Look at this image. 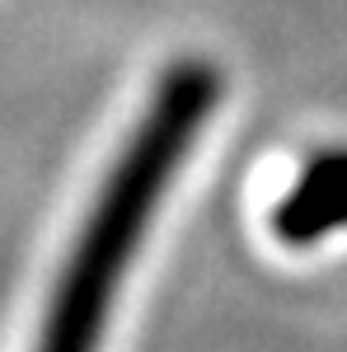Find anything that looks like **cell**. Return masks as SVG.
Instances as JSON below:
<instances>
[{
  "instance_id": "1",
  "label": "cell",
  "mask_w": 347,
  "mask_h": 352,
  "mask_svg": "<svg viewBox=\"0 0 347 352\" xmlns=\"http://www.w3.org/2000/svg\"><path fill=\"white\" fill-rule=\"evenodd\" d=\"M221 104V76L202 56L160 66L122 113L99 169L56 244L19 352H108L122 300L174 188L197 160Z\"/></svg>"
},
{
  "instance_id": "2",
  "label": "cell",
  "mask_w": 347,
  "mask_h": 352,
  "mask_svg": "<svg viewBox=\"0 0 347 352\" xmlns=\"http://www.w3.org/2000/svg\"><path fill=\"white\" fill-rule=\"evenodd\" d=\"M267 226L305 249L347 235V151H320L310 164H300L287 179Z\"/></svg>"
}]
</instances>
